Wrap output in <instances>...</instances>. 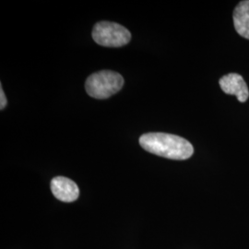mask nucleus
<instances>
[{
    "mask_svg": "<svg viewBox=\"0 0 249 249\" xmlns=\"http://www.w3.org/2000/svg\"><path fill=\"white\" fill-rule=\"evenodd\" d=\"M140 144L145 151L171 160H187L194 153L191 143L173 134H144L140 138Z\"/></svg>",
    "mask_w": 249,
    "mask_h": 249,
    "instance_id": "f257e3e1",
    "label": "nucleus"
},
{
    "mask_svg": "<svg viewBox=\"0 0 249 249\" xmlns=\"http://www.w3.org/2000/svg\"><path fill=\"white\" fill-rule=\"evenodd\" d=\"M124 86L123 77L112 71H101L89 76L85 89L90 97L107 99L117 93Z\"/></svg>",
    "mask_w": 249,
    "mask_h": 249,
    "instance_id": "f03ea898",
    "label": "nucleus"
},
{
    "mask_svg": "<svg viewBox=\"0 0 249 249\" xmlns=\"http://www.w3.org/2000/svg\"><path fill=\"white\" fill-rule=\"evenodd\" d=\"M91 36L96 44L106 47H121L131 40V34L126 28L110 21L96 23Z\"/></svg>",
    "mask_w": 249,
    "mask_h": 249,
    "instance_id": "7ed1b4c3",
    "label": "nucleus"
},
{
    "mask_svg": "<svg viewBox=\"0 0 249 249\" xmlns=\"http://www.w3.org/2000/svg\"><path fill=\"white\" fill-rule=\"evenodd\" d=\"M51 190L53 196L63 202H73L80 196L77 184L70 178L56 177L51 181Z\"/></svg>",
    "mask_w": 249,
    "mask_h": 249,
    "instance_id": "20e7f679",
    "label": "nucleus"
},
{
    "mask_svg": "<svg viewBox=\"0 0 249 249\" xmlns=\"http://www.w3.org/2000/svg\"><path fill=\"white\" fill-rule=\"evenodd\" d=\"M219 83L226 94L235 95L240 103H245L249 99V87L239 74L230 73L225 75L220 80Z\"/></svg>",
    "mask_w": 249,
    "mask_h": 249,
    "instance_id": "39448f33",
    "label": "nucleus"
},
{
    "mask_svg": "<svg viewBox=\"0 0 249 249\" xmlns=\"http://www.w3.org/2000/svg\"><path fill=\"white\" fill-rule=\"evenodd\" d=\"M232 18L237 34L249 40V0L241 1L234 9Z\"/></svg>",
    "mask_w": 249,
    "mask_h": 249,
    "instance_id": "423d86ee",
    "label": "nucleus"
},
{
    "mask_svg": "<svg viewBox=\"0 0 249 249\" xmlns=\"http://www.w3.org/2000/svg\"><path fill=\"white\" fill-rule=\"evenodd\" d=\"M1 89H0V95H1V103H0V109L1 110H3L5 107H7V104H8V101H7V98H6V95H5V93H4V90H3V88H2V86L0 87Z\"/></svg>",
    "mask_w": 249,
    "mask_h": 249,
    "instance_id": "0eeeda50",
    "label": "nucleus"
}]
</instances>
